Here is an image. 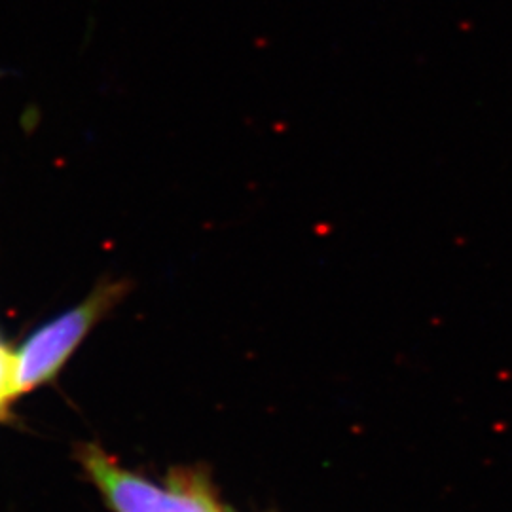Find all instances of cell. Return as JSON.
<instances>
[{
    "mask_svg": "<svg viewBox=\"0 0 512 512\" xmlns=\"http://www.w3.org/2000/svg\"><path fill=\"white\" fill-rule=\"evenodd\" d=\"M88 27L84 31V38H82V50H86L92 44L93 33H95V18L88 19Z\"/></svg>",
    "mask_w": 512,
    "mask_h": 512,
    "instance_id": "cell-5",
    "label": "cell"
},
{
    "mask_svg": "<svg viewBox=\"0 0 512 512\" xmlns=\"http://www.w3.org/2000/svg\"><path fill=\"white\" fill-rule=\"evenodd\" d=\"M78 459L114 512H226L200 473L175 471L164 486L131 473L93 444L82 446Z\"/></svg>",
    "mask_w": 512,
    "mask_h": 512,
    "instance_id": "cell-1",
    "label": "cell"
},
{
    "mask_svg": "<svg viewBox=\"0 0 512 512\" xmlns=\"http://www.w3.org/2000/svg\"><path fill=\"white\" fill-rule=\"evenodd\" d=\"M128 293V283L105 281L78 306L33 332L14 351L16 399L52 382L93 327Z\"/></svg>",
    "mask_w": 512,
    "mask_h": 512,
    "instance_id": "cell-2",
    "label": "cell"
},
{
    "mask_svg": "<svg viewBox=\"0 0 512 512\" xmlns=\"http://www.w3.org/2000/svg\"><path fill=\"white\" fill-rule=\"evenodd\" d=\"M14 401V351L0 340V418L8 414Z\"/></svg>",
    "mask_w": 512,
    "mask_h": 512,
    "instance_id": "cell-3",
    "label": "cell"
},
{
    "mask_svg": "<svg viewBox=\"0 0 512 512\" xmlns=\"http://www.w3.org/2000/svg\"><path fill=\"white\" fill-rule=\"evenodd\" d=\"M19 128L21 131L29 137V135H33L38 128H40V124H42V109L35 105V103H29V105H25L21 112H19Z\"/></svg>",
    "mask_w": 512,
    "mask_h": 512,
    "instance_id": "cell-4",
    "label": "cell"
}]
</instances>
